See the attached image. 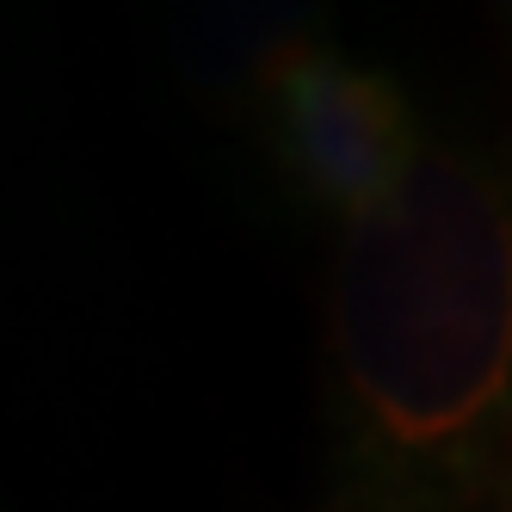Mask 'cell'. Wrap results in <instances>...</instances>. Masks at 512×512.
Instances as JSON below:
<instances>
[{
    "label": "cell",
    "instance_id": "cell-2",
    "mask_svg": "<svg viewBox=\"0 0 512 512\" xmlns=\"http://www.w3.org/2000/svg\"><path fill=\"white\" fill-rule=\"evenodd\" d=\"M253 112L290 198L346 229L389 204L432 149L408 87L334 44L297 56Z\"/></svg>",
    "mask_w": 512,
    "mask_h": 512
},
{
    "label": "cell",
    "instance_id": "cell-1",
    "mask_svg": "<svg viewBox=\"0 0 512 512\" xmlns=\"http://www.w3.org/2000/svg\"><path fill=\"white\" fill-rule=\"evenodd\" d=\"M321 340L352 512H512V167L432 142L340 235Z\"/></svg>",
    "mask_w": 512,
    "mask_h": 512
}]
</instances>
